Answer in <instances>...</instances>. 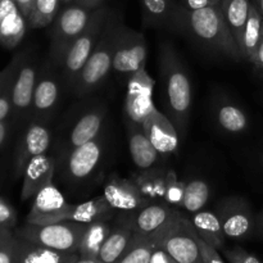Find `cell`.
I'll list each match as a JSON object with an SVG mask.
<instances>
[{
    "instance_id": "18",
    "label": "cell",
    "mask_w": 263,
    "mask_h": 263,
    "mask_svg": "<svg viewBox=\"0 0 263 263\" xmlns=\"http://www.w3.org/2000/svg\"><path fill=\"white\" fill-rule=\"evenodd\" d=\"M28 22L14 0H0V45L14 49L27 31Z\"/></svg>"
},
{
    "instance_id": "37",
    "label": "cell",
    "mask_w": 263,
    "mask_h": 263,
    "mask_svg": "<svg viewBox=\"0 0 263 263\" xmlns=\"http://www.w3.org/2000/svg\"><path fill=\"white\" fill-rule=\"evenodd\" d=\"M18 236L12 230H0V263H14Z\"/></svg>"
},
{
    "instance_id": "49",
    "label": "cell",
    "mask_w": 263,
    "mask_h": 263,
    "mask_svg": "<svg viewBox=\"0 0 263 263\" xmlns=\"http://www.w3.org/2000/svg\"><path fill=\"white\" fill-rule=\"evenodd\" d=\"M257 230H258L259 234L263 236V208H262L261 215H259L258 218H257Z\"/></svg>"
},
{
    "instance_id": "35",
    "label": "cell",
    "mask_w": 263,
    "mask_h": 263,
    "mask_svg": "<svg viewBox=\"0 0 263 263\" xmlns=\"http://www.w3.org/2000/svg\"><path fill=\"white\" fill-rule=\"evenodd\" d=\"M61 0H35L27 21L30 28H44L51 25L61 10Z\"/></svg>"
},
{
    "instance_id": "10",
    "label": "cell",
    "mask_w": 263,
    "mask_h": 263,
    "mask_svg": "<svg viewBox=\"0 0 263 263\" xmlns=\"http://www.w3.org/2000/svg\"><path fill=\"white\" fill-rule=\"evenodd\" d=\"M181 211L166 203H151L130 212H121L118 223L127 226L135 235L152 236L168 225Z\"/></svg>"
},
{
    "instance_id": "28",
    "label": "cell",
    "mask_w": 263,
    "mask_h": 263,
    "mask_svg": "<svg viewBox=\"0 0 263 263\" xmlns=\"http://www.w3.org/2000/svg\"><path fill=\"white\" fill-rule=\"evenodd\" d=\"M112 231L109 220H98L87 223L86 230L79 247V256L85 258H98L103 244Z\"/></svg>"
},
{
    "instance_id": "38",
    "label": "cell",
    "mask_w": 263,
    "mask_h": 263,
    "mask_svg": "<svg viewBox=\"0 0 263 263\" xmlns=\"http://www.w3.org/2000/svg\"><path fill=\"white\" fill-rule=\"evenodd\" d=\"M221 252L228 263H262L258 257L249 253L248 251L240 248V247H234L230 249L223 248Z\"/></svg>"
},
{
    "instance_id": "2",
    "label": "cell",
    "mask_w": 263,
    "mask_h": 263,
    "mask_svg": "<svg viewBox=\"0 0 263 263\" xmlns=\"http://www.w3.org/2000/svg\"><path fill=\"white\" fill-rule=\"evenodd\" d=\"M159 69L167 116L175 125L179 135H184L192 109V82L184 63L168 44H164L161 49Z\"/></svg>"
},
{
    "instance_id": "45",
    "label": "cell",
    "mask_w": 263,
    "mask_h": 263,
    "mask_svg": "<svg viewBox=\"0 0 263 263\" xmlns=\"http://www.w3.org/2000/svg\"><path fill=\"white\" fill-rule=\"evenodd\" d=\"M252 63H253L257 68L262 69L263 71V37H262L261 43H259L258 48H257L256 54H254Z\"/></svg>"
},
{
    "instance_id": "15",
    "label": "cell",
    "mask_w": 263,
    "mask_h": 263,
    "mask_svg": "<svg viewBox=\"0 0 263 263\" xmlns=\"http://www.w3.org/2000/svg\"><path fill=\"white\" fill-rule=\"evenodd\" d=\"M51 144V131L41 122L31 123L18 144L15 154V175L22 176L28 162L36 156L45 154Z\"/></svg>"
},
{
    "instance_id": "48",
    "label": "cell",
    "mask_w": 263,
    "mask_h": 263,
    "mask_svg": "<svg viewBox=\"0 0 263 263\" xmlns=\"http://www.w3.org/2000/svg\"><path fill=\"white\" fill-rule=\"evenodd\" d=\"M72 263H102L98 258H85V257L79 256Z\"/></svg>"
},
{
    "instance_id": "53",
    "label": "cell",
    "mask_w": 263,
    "mask_h": 263,
    "mask_svg": "<svg viewBox=\"0 0 263 263\" xmlns=\"http://www.w3.org/2000/svg\"><path fill=\"white\" fill-rule=\"evenodd\" d=\"M74 259H76V258H74ZM74 259H73V261H74ZM73 261H71V262H68V263H72V262H73Z\"/></svg>"
},
{
    "instance_id": "20",
    "label": "cell",
    "mask_w": 263,
    "mask_h": 263,
    "mask_svg": "<svg viewBox=\"0 0 263 263\" xmlns=\"http://www.w3.org/2000/svg\"><path fill=\"white\" fill-rule=\"evenodd\" d=\"M55 159L46 154H40L31 159L23 171V184L21 189V200L26 202L35 197L36 193L53 180L55 172Z\"/></svg>"
},
{
    "instance_id": "47",
    "label": "cell",
    "mask_w": 263,
    "mask_h": 263,
    "mask_svg": "<svg viewBox=\"0 0 263 263\" xmlns=\"http://www.w3.org/2000/svg\"><path fill=\"white\" fill-rule=\"evenodd\" d=\"M7 135H8V125L5 121H2V122H0V146L4 144L5 139H7Z\"/></svg>"
},
{
    "instance_id": "52",
    "label": "cell",
    "mask_w": 263,
    "mask_h": 263,
    "mask_svg": "<svg viewBox=\"0 0 263 263\" xmlns=\"http://www.w3.org/2000/svg\"><path fill=\"white\" fill-rule=\"evenodd\" d=\"M262 37H263V22H262Z\"/></svg>"
},
{
    "instance_id": "32",
    "label": "cell",
    "mask_w": 263,
    "mask_h": 263,
    "mask_svg": "<svg viewBox=\"0 0 263 263\" xmlns=\"http://www.w3.org/2000/svg\"><path fill=\"white\" fill-rule=\"evenodd\" d=\"M211 189L207 181L202 179H193L185 182L184 198H182V210L185 212L197 213L204 210L210 199Z\"/></svg>"
},
{
    "instance_id": "22",
    "label": "cell",
    "mask_w": 263,
    "mask_h": 263,
    "mask_svg": "<svg viewBox=\"0 0 263 263\" xmlns=\"http://www.w3.org/2000/svg\"><path fill=\"white\" fill-rule=\"evenodd\" d=\"M127 126L128 149L134 164L140 171L153 168L159 158V153L144 133L143 126L126 120Z\"/></svg>"
},
{
    "instance_id": "39",
    "label": "cell",
    "mask_w": 263,
    "mask_h": 263,
    "mask_svg": "<svg viewBox=\"0 0 263 263\" xmlns=\"http://www.w3.org/2000/svg\"><path fill=\"white\" fill-rule=\"evenodd\" d=\"M17 223V212L5 199L0 198V230H13Z\"/></svg>"
},
{
    "instance_id": "1",
    "label": "cell",
    "mask_w": 263,
    "mask_h": 263,
    "mask_svg": "<svg viewBox=\"0 0 263 263\" xmlns=\"http://www.w3.org/2000/svg\"><path fill=\"white\" fill-rule=\"evenodd\" d=\"M172 21L180 30L202 45L220 51L235 61L243 59L240 49L226 25L221 3L198 10L177 7L172 14Z\"/></svg>"
},
{
    "instance_id": "43",
    "label": "cell",
    "mask_w": 263,
    "mask_h": 263,
    "mask_svg": "<svg viewBox=\"0 0 263 263\" xmlns=\"http://www.w3.org/2000/svg\"><path fill=\"white\" fill-rule=\"evenodd\" d=\"M149 263H177L176 259L162 248H157L152 254L151 262Z\"/></svg>"
},
{
    "instance_id": "14",
    "label": "cell",
    "mask_w": 263,
    "mask_h": 263,
    "mask_svg": "<svg viewBox=\"0 0 263 263\" xmlns=\"http://www.w3.org/2000/svg\"><path fill=\"white\" fill-rule=\"evenodd\" d=\"M143 128L159 156L167 157L176 153L179 146V133L168 116L154 108L144 120Z\"/></svg>"
},
{
    "instance_id": "23",
    "label": "cell",
    "mask_w": 263,
    "mask_h": 263,
    "mask_svg": "<svg viewBox=\"0 0 263 263\" xmlns=\"http://www.w3.org/2000/svg\"><path fill=\"white\" fill-rule=\"evenodd\" d=\"M105 115H107V110L102 107L91 108L87 112L82 113L68 133V138H67L68 151L84 145L98 138L102 131Z\"/></svg>"
},
{
    "instance_id": "8",
    "label": "cell",
    "mask_w": 263,
    "mask_h": 263,
    "mask_svg": "<svg viewBox=\"0 0 263 263\" xmlns=\"http://www.w3.org/2000/svg\"><path fill=\"white\" fill-rule=\"evenodd\" d=\"M218 218L222 225L225 236L231 240H244L253 235L257 229V218L246 199L230 197L218 204Z\"/></svg>"
},
{
    "instance_id": "51",
    "label": "cell",
    "mask_w": 263,
    "mask_h": 263,
    "mask_svg": "<svg viewBox=\"0 0 263 263\" xmlns=\"http://www.w3.org/2000/svg\"><path fill=\"white\" fill-rule=\"evenodd\" d=\"M61 3L63 5H68V4H72V3H74V0H61Z\"/></svg>"
},
{
    "instance_id": "13",
    "label": "cell",
    "mask_w": 263,
    "mask_h": 263,
    "mask_svg": "<svg viewBox=\"0 0 263 263\" xmlns=\"http://www.w3.org/2000/svg\"><path fill=\"white\" fill-rule=\"evenodd\" d=\"M103 197L113 210L120 212H130L151 204L141 195L133 180L122 179L117 175H112L107 180Z\"/></svg>"
},
{
    "instance_id": "21",
    "label": "cell",
    "mask_w": 263,
    "mask_h": 263,
    "mask_svg": "<svg viewBox=\"0 0 263 263\" xmlns=\"http://www.w3.org/2000/svg\"><path fill=\"white\" fill-rule=\"evenodd\" d=\"M113 210L105 198L98 197L94 199L86 200L80 204H69L66 211L54 216L48 223L59 222V221H73L80 223H91L98 220H110L113 216Z\"/></svg>"
},
{
    "instance_id": "25",
    "label": "cell",
    "mask_w": 263,
    "mask_h": 263,
    "mask_svg": "<svg viewBox=\"0 0 263 263\" xmlns=\"http://www.w3.org/2000/svg\"><path fill=\"white\" fill-rule=\"evenodd\" d=\"M190 221H192L198 235L205 243L211 244L218 251H222L225 248L226 236L217 213L212 212V211L202 210L197 213H193L190 216Z\"/></svg>"
},
{
    "instance_id": "41",
    "label": "cell",
    "mask_w": 263,
    "mask_h": 263,
    "mask_svg": "<svg viewBox=\"0 0 263 263\" xmlns=\"http://www.w3.org/2000/svg\"><path fill=\"white\" fill-rule=\"evenodd\" d=\"M10 90H12V86L0 94V122L7 120V117L10 115V113H12V110H13V103H12V97H10Z\"/></svg>"
},
{
    "instance_id": "27",
    "label": "cell",
    "mask_w": 263,
    "mask_h": 263,
    "mask_svg": "<svg viewBox=\"0 0 263 263\" xmlns=\"http://www.w3.org/2000/svg\"><path fill=\"white\" fill-rule=\"evenodd\" d=\"M134 238L135 234L133 230H130L127 226L118 223L117 226L112 228V231L100 249L98 259L102 263H116L130 247Z\"/></svg>"
},
{
    "instance_id": "5",
    "label": "cell",
    "mask_w": 263,
    "mask_h": 263,
    "mask_svg": "<svg viewBox=\"0 0 263 263\" xmlns=\"http://www.w3.org/2000/svg\"><path fill=\"white\" fill-rule=\"evenodd\" d=\"M110 13V9L105 5L94 9L85 30L80 33L79 37L72 43L67 53L64 54L58 68H61L63 81L68 87H72L77 74L91 55L95 45L104 31Z\"/></svg>"
},
{
    "instance_id": "19",
    "label": "cell",
    "mask_w": 263,
    "mask_h": 263,
    "mask_svg": "<svg viewBox=\"0 0 263 263\" xmlns=\"http://www.w3.org/2000/svg\"><path fill=\"white\" fill-rule=\"evenodd\" d=\"M61 99V81L51 68H44L39 73L33 92L32 112L36 117L46 118L54 112Z\"/></svg>"
},
{
    "instance_id": "30",
    "label": "cell",
    "mask_w": 263,
    "mask_h": 263,
    "mask_svg": "<svg viewBox=\"0 0 263 263\" xmlns=\"http://www.w3.org/2000/svg\"><path fill=\"white\" fill-rule=\"evenodd\" d=\"M262 22L263 15L257 9L256 5L251 3L249 8L248 21H247L246 28H244L243 37H241L240 53L243 59L252 62L256 54L257 48L262 40Z\"/></svg>"
},
{
    "instance_id": "50",
    "label": "cell",
    "mask_w": 263,
    "mask_h": 263,
    "mask_svg": "<svg viewBox=\"0 0 263 263\" xmlns=\"http://www.w3.org/2000/svg\"><path fill=\"white\" fill-rule=\"evenodd\" d=\"M251 3H253L256 5L257 9L259 10V13L263 15V0H251Z\"/></svg>"
},
{
    "instance_id": "7",
    "label": "cell",
    "mask_w": 263,
    "mask_h": 263,
    "mask_svg": "<svg viewBox=\"0 0 263 263\" xmlns=\"http://www.w3.org/2000/svg\"><path fill=\"white\" fill-rule=\"evenodd\" d=\"M92 12L94 9L76 3L66 5L63 9L59 10L51 30L50 61L53 62L54 66L59 67L69 46L89 23Z\"/></svg>"
},
{
    "instance_id": "12",
    "label": "cell",
    "mask_w": 263,
    "mask_h": 263,
    "mask_svg": "<svg viewBox=\"0 0 263 263\" xmlns=\"http://www.w3.org/2000/svg\"><path fill=\"white\" fill-rule=\"evenodd\" d=\"M103 154L104 139L100 135L84 145L71 149L64 161V176L72 182L85 181L98 168Z\"/></svg>"
},
{
    "instance_id": "36",
    "label": "cell",
    "mask_w": 263,
    "mask_h": 263,
    "mask_svg": "<svg viewBox=\"0 0 263 263\" xmlns=\"http://www.w3.org/2000/svg\"><path fill=\"white\" fill-rule=\"evenodd\" d=\"M185 182L177 177L175 170H168L166 174V193L164 203L175 208H182Z\"/></svg>"
},
{
    "instance_id": "3",
    "label": "cell",
    "mask_w": 263,
    "mask_h": 263,
    "mask_svg": "<svg viewBox=\"0 0 263 263\" xmlns=\"http://www.w3.org/2000/svg\"><path fill=\"white\" fill-rule=\"evenodd\" d=\"M122 23L118 15L110 13L99 41L71 87L77 97H86L91 94L103 84L110 72L116 44Z\"/></svg>"
},
{
    "instance_id": "4",
    "label": "cell",
    "mask_w": 263,
    "mask_h": 263,
    "mask_svg": "<svg viewBox=\"0 0 263 263\" xmlns=\"http://www.w3.org/2000/svg\"><path fill=\"white\" fill-rule=\"evenodd\" d=\"M86 226V223L73 221H59L51 223L26 222L14 233L18 238L53 251L77 253Z\"/></svg>"
},
{
    "instance_id": "24",
    "label": "cell",
    "mask_w": 263,
    "mask_h": 263,
    "mask_svg": "<svg viewBox=\"0 0 263 263\" xmlns=\"http://www.w3.org/2000/svg\"><path fill=\"white\" fill-rule=\"evenodd\" d=\"M77 257L79 253L53 251L18 238L14 263H68Z\"/></svg>"
},
{
    "instance_id": "11",
    "label": "cell",
    "mask_w": 263,
    "mask_h": 263,
    "mask_svg": "<svg viewBox=\"0 0 263 263\" xmlns=\"http://www.w3.org/2000/svg\"><path fill=\"white\" fill-rule=\"evenodd\" d=\"M154 80L149 76L145 67L131 74L126 94V120L143 126L144 120L156 108L153 103Z\"/></svg>"
},
{
    "instance_id": "40",
    "label": "cell",
    "mask_w": 263,
    "mask_h": 263,
    "mask_svg": "<svg viewBox=\"0 0 263 263\" xmlns=\"http://www.w3.org/2000/svg\"><path fill=\"white\" fill-rule=\"evenodd\" d=\"M198 246H199L200 256H202L203 263H228L226 262L225 257L220 253L218 249L212 247L211 244L205 243L199 235H197Z\"/></svg>"
},
{
    "instance_id": "16",
    "label": "cell",
    "mask_w": 263,
    "mask_h": 263,
    "mask_svg": "<svg viewBox=\"0 0 263 263\" xmlns=\"http://www.w3.org/2000/svg\"><path fill=\"white\" fill-rule=\"evenodd\" d=\"M63 193L54 185L53 180L44 185L33 197L32 205L26 217L27 223H48L54 216L69 207Z\"/></svg>"
},
{
    "instance_id": "46",
    "label": "cell",
    "mask_w": 263,
    "mask_h": 263,
    "mask_svg": "<svg viewBox=\"0 0 263 263\" xmlns=\"http://www.w3.org/2000/svg\"><path fill=\"white\" fill-rule=\"evenodd\" d=\"M103 2H104V0H74L76 4L84 5V7L91 8V9H97V8L102 7Z\"/></svg>"
},
{
    "instance_id": "34",
    "label": "cell",
    "mask_w": 263,
    "mask_h": 263,
    "mask_svg": "<svg viewBox=\"0 0 263 263\" xmlns=\"http://www.w3.org/2000/svg\"><path fill=\"white\" fill-rule=\"evenodd\" d=\"M157 248L158 247L152 236L135 235L130 247L116 263H149Z\"/></svg>"
},
{
    "instance_id": "33",
    "label": "cell",
    "mask_w": 263,
    "mask_h": 263,
    "mask_svg": "<svg viewBox=\"0 0 263 263\" xmlns=\"http://www.w3.org/2000/svg\"><path fill=\"white\" fill-rule=\"evenodd\" d=\"M172 0H141V14L145 27H158L172 21L174 14Z\"/></svg>"
},
{
    "instance_id": "29",
    "label": "cell",
    "mask_w": 263,
    "mask_h": 263,
    "mask_svg": "<svg viewBox=\"0 0 263 263\" xmlns=\"http://www.w3.org/2000/svg\"><path fill=\"white\" fill-rule=\"evenodd\" d=\"M249 8H251V0H221V9L226 25L233 33L239 49L241 45L244 28L248 21Z\"/></svg>"
},
{
    "instance_id": "26",
    "label": "cell",
    "mask_w": 263,
    "mask_h": 263,
    "mask_svg": "<svg viewBox=\"0 0 263 263\" xmlns=\"http://www.w3.org/2000/svg\"><path fill=\"white\" fill-rule=\"evenodd\" d=\"M166 174L161 168H149L139 172L133 177L139 192L149 203L164 202L166 193Z\"/></svg>"
},
{
    "instance_id": "9",
    "label": "cell",
    "mask_w": 263,
    "mask_h": 263,
    "mask_svg": "<svg viewBox=\"0 0 263 263\" xmlns=\"http://www.w3.org/2000/svg\"><path fill=\"white\" fill-rule=\"evenodd\" d=\"M146 51L145 36L122 23L116 44L112 69L120 74L131 76L145 67Z\"/></svg>"
},
{
    "instance_id": "44",
    "label": "cell",
    "mask_w": 263,
    "mask_h": 263,
    "mask_svg": "<svg viewBox=\"0 0 263 263\" xmlns=\"http://www.w3.org/2000/svg\"><path fill=\"white\" fill-rule=\"evenodd\" d=\"M14 2H15V4L18 5V8H20L21 12H22V14L26 17V20L28 21L31 13H32L35 0H14Z\"/></svg>"
},
{
    "instance_id": "17",
    "label": "cell",
    "mask_w": 263,
    "mask_h": 263,
    "mask_svg": "<svg viewBox=\"0 0 263 263\" xmlns=\"http://www.w3.org/2000/svg\"><path fill=\"white\" fill-rule=\"evenodd\" d=\"M37 76L35 64L23 58L10 90L13 110L17 115H27L30 110H32L33 92H35Z\"/></svg>"
},
{
    "instance_id": "42",
    "label": "cell",
    "mask_w": 263,
    "mask_h": 263,
    "mask_svg": "<svg viewBox=\"0 0 263 263\" xmlns=\"http://www.w3.org/2000/svg\"><path fill=\"white\" fill-rule=\"evenodd\" d=\"M221 0H181V8L187 10H198L202 8L220 4Z\"/></svg>"
},
{
    "instance_id": "31",
    "label": "cell",
    "mask_w": 263,
    "mask_h": 263,
    "mask_svg": "<svg viewBox=\"0 0 263 263\" xmlns=\"http://www.w3.org/2000/svg\"><path fill=\"white\" fill-rule=\"evenodd\" d=\"M216 122L229 134H241L248 128L247 113L233 103H222L216 109Z\"/></svg>"
},
{
    "instance_id": "6",
    "label": "cell",
    "mask_w": 263,
    "mask_h": 263,
    "mask_svg": "<svg viewBox=\"0 0 263 263\" xmlns=\"http://www.w3.org/2000/svg\"><path fill=\"white\" fill-rule=\"evenodd\" d=\"M197 231L190 218L180 212L162 230L152 235L158 248L168 252L177 263H203Z\"/></svg>"
},
{
    "instance_id": "54",
    "label": "cell",
    "mask_w": 263,
    "mask_h": 263,
    "mask_svg": "<svg viewBox=\"0 0 263 263\" xmlns=\"http://www.w3.org/2000/svg\"><path fill=\"white\" fill-rule=\"evenodd\" d=\"M262 161H263V158H262Z\"/></svg>"
}]
</instances>
